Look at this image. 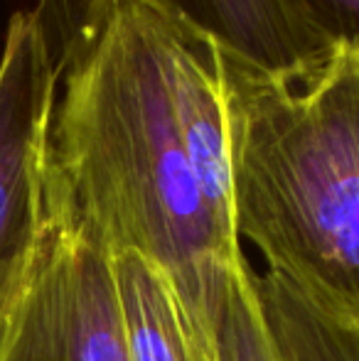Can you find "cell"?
Returning <instances> with one entry per match:
<instances>
[{
  "label": "cell",
  "instance_id": "cell-5",
  "mask_svg": "<svg viewBox=\"0 0 359 361\" xmlns=\"http://www.w3.org/2000/svg\"><path fill=\"white\" fill-rule=\"evenodd\" d=\"M219 49V42L207 32L163 8L165 76L185 155L217 224L239 241L231 207V165Z\"/></svg>",
  "mask_w": 359,
  "mask_h": 361
},
{
  "label": "cell",
  "instance_id": "cell-6",
  "mask_svg": "<svg viewBox=\"0 0 359 361\" xmlns=\"http://www.w3.org/2000/svg\"><path fill=\"white\" fill-rule=\"evenodd\" d=\"M269 72H300L337 47L300 0H153Z\"/></svg>",
  "mask_w": 359,
  "mask_h": 361
},
{
  "label": "cell",
  "instance_id": "cell-3",
  "mask_svg": "<svg viewBox=\"0 0 359 361\" xmlns=\"http://www.w3.org/2000/svg\"><path fill=\"white\" fill-rule=\"evenodd\" d=\"M59 72L32 10H18L0 54V334L47 226L44 147Z\"/></svg>",
  "mask_w": 359,
  "mask_h": 361
},
{
  "label": "cell",
  "instance_id": "cell-4",
  "mask_svg": "<svg viewBox=\"0 0 359 361\" xmlns=\"http://www.w3.org/2000/svg\"><path fill=\"white\" fill-rule=\"evenodd\" d=\"M0 361H130L111 258L47 221L5 319Z\"/></svg>",
  "mask_w": 359,
  "mask_h": 361
},
{
  "label": "cell",
  "instance_id": "cell-8",
  "mask_svg": "<svg viewBox=\"0 0 359 361\" xmlns=\"http://www.w3.org/2000/svg\"><path fill=\"white\" fill-rule=\"evenodd\" d=\"M202 317L212 361H286L244 256L207 266Z\"/></svg>",
  "mask_w": 359,
  "mask_h": 361
},
{
  "label": "cell",
  "instance_id": "cell-10",
  "mask_svg": "<svg viewBox=\"0 0 359 361\" xmlns=\"http://www.w3.org/2000/svg\"><path fill=\"white\" fill-rule=\"evenodd\" d=\"M106 3L109 0H37L35 3L32 13L44 32L57 72L67 62L79 37L106 8Z\"/></svg>",
  "mask_w": 359,
  "mask_h": 361
},
{
  "label": "cell",
  "instance_id": "cell-9",
  "mask_svg": "<svg viewBox=\"0 0 359 361\" xmlns=\"http://www.w3.org/2000/svg\"><path fill=\"white\" fill-rule=\"evenodd\" d=\"M256 286L286 361H359V329L327 319L271 273Z\"/></svg>",
  "mask_w": 359,
  "mask_h": 361
},
{
  "label": "cell",
  "instance_id": "cell-1",
  "mask_svg": "<svg viewBox=\"0 0 359 361\" xmlns=\"http://www.w3.org/2000/svg\"><path fill=\"white\" fill-rule=\"evenodd\" d=\"M44 207L49 224L104 256L135 251L158 263L207 339V266L244 251L217 224L185 155L153 0H109L59 69Z\"/></svg>",
  "mask_w": 359,
  "mask_h": 361
},
{
  "label": "cell",
  "instance_id": "cell-11",
  "mask_svg": "<svg viewBox=\"0 0 359 361\" xmlns=\"http://www.w3.org/2000/svg\"><path fill=\"white\" fill-rule=\"evenodd\" d=\"M300 5L337 47L359 49V0H300Z\"/></svg>",
  "mask_w": 359,
  "mask_h": 361
},
{
  "label": "cell",
  "instance_id": "cell-7",
  "mask_svg": "<svg viewBox=\"0 0 359 361\" xmlns=\"http://www.w3.org/2000/svg\"><path fill=\"white\" fill-rule=\"evenodd\" d=\"M121 329L130 361H212L209 347L185 314L170 276L145 256H111Z\"/></svg>",
  "mask_w": 359,
  "mask_h": 361
},
{
  "label": "cell",
  "instance_id": "cell-2",
  "mask_svg": "<svg viewBox=\"0 0 359 361\" xmlns=\"http://www.w3.org/2000/svg\"><path fill=\"white\" fill-rule=\"evenodd\" d=\"M219 59L236 236L312 310L359 329V49L286 74L224 47Z\"/></svg>",
  "mask_w": 359,
  "mask_h": 361
}]
</instances>
